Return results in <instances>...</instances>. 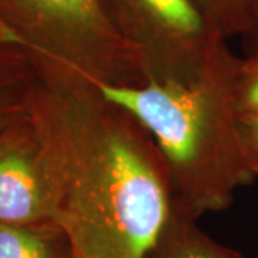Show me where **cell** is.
<instances>
[{
	"instance_id": "7",
	"label": "cell",
	"mask_w": 258,
	"mask_h": 258,
	"mask_svg": "<svg viewBox=\"0 0 258 258\" xmlns=\"http://www.w3.org/2000/svg\"><path fill=\"white\" fill-rule=\"evenodd\" d=\"M0 258H74V254L64 232L55 222H0Z\"/></svg>"
},
{
	"instance_id": "1",
	"label": "cell",
	"mask_w": 258,
	"mask_h": 258,
	"mask_svg": "<svg viewBox=\"0 0 258 258\" xmlns=\"http://www.w3.org/2000/svg\"><path fill=\"white\" fill-rule=\"evenodd\" d=\"M30 120L74 258H151L174 210L169 174L145 126L74 69L33 56Z\"/></svg>"
},
{
	"instance_id": "3",
	"label": "cell",
	"mask_w": 258,
	"mask_h": 258,
	"mask_svg": "<svg viewBox=\"0 0 258 258\" xmlns=\"http://www.w3.org/2000/svg\"><path fill=\"white\" fill-rule=\"evenodd\" d=\"M0 19L30 55L71 68L96 85H149L141 56L103 0H0Z\"/></svg>"
},
{
	"instance_id": "11",
	"label": "cell",
	"mask_w": 258,
	"mask_h": 258,
	"mask_svg": "<svg viewBox=\"0 0 258 258\" xmlns=\"http://www.w3.org/2000/svg\"><path fill=\"white\" fill-rule=\"evenodd\" d=\"M241 135L248 165L258 178V120L241 123Z\"/></svg>"
},
{
	"instance_id": "12",
	"label": "cell",
	"mask_w": 258,
	"mask_h": 258,
	"mask_svg": "<svg viewBox=\"0 0 258 258\" xmlns=\"http://www.w3.org/2000/svg\"><path fill=\"white\" fill-rule=\"evenodd\" d=\"M242 40L247 49V53L251 55L258 50V0L255 2L254 8L251 10L249 15L248 26L245 29L244 35H242Z\"/></svg>"
},
{
	"instance_id": "5",
	"label": "cell",
	"mask_w": 258,
	"mask_h": 258,
	"mask_svg": "<svg viewBox=\"0 0 258 258\" xmlns=\"http://www.w3.org/2000/svg\"><path fill=\"white\" fill-rule=\"evenodd\" d=\"M0 222H53L52 200L30 116L0 142Z\"/></svg>"
},
{
	"instance_id": "6",
	"label": "cell",
	"mask_w": 258,
	"mask_h": 258,
	"mask_svg": "<svg viewBox=\"0 0 258 258\" xmlns=\"http://www.w3.org/2000/svg\"><path fill=\"white\" fill-rule=\"evenodd\" d=\"M37 83L39 69L32 55L0 37V142L29 119Z\"/></svg>"
},
{
	"instance_id": "13",
	"label": "cell",
	"mask_w": 258,
	"mask_h": 258,
	"mask_svg": "<svg viewBox=\"0 0 258 258\" xmlns=\"http://www.w3.org/2000/svg\"><path fill=\"white\" fill-rule=\"evenodd\" d=\"M0 37H3V39H6V40H10V42L16 43V42H15V37L10 33V30L8 29V26L2 22V19H0Z\"/></svg>"
},
{
	"instance_id": "10",
	"label": "cell",
	"mask_w": 258,
	"mask_h": 258,
	"mask_svg": "<svg viewBox=\"0 0 258 258\" xmlns=\"http://www.w3.org/2000/svg\"><path fill=\"white\" fill-rule=\"evenodd\" d=\"M235 101L241 123L258 120V50L242 57Z\"/></svg>"
},
{
	"instance_id": "2",
	"label": "cell",
	"mask_w": 258,
	"mask_h": 258,
	"mask_svg": "<svg viewBox=\"0 0 258 258\" xmlns=\"http://www.w3.org/2000/svg\"><path fill=\"white\" fill-rule=\"evenodd\" d=\"M242 57L228 43L194 82L99 86L145 126L164 157L174 210L191 220L227 210L257 178L241 135L235 88Z\"/></svg>"
},
{
	"instance_id": "8",
	"label": "cell",
	"mask_w": 258,
	"mask_h": 258,
	"mask_svg": "<svg viewBox=\"0 0 258 258\" xmlns=\"http://www.w3.org/2000/svg\"><path fill=\"white\" fill-rule=\"evenodd\" d=\"M151 258H242L210 238L197 221L172 210L171 218Z\"/></svg>"
},
{
	"instance_id": "4",
	"label": "cell",
	"mask_w": 258,
	"mask_h": 258,
	"mask_svg": "<svg viewBox=\"0 0 258 258\" xmlns=\"http://www.w3.org/2000/svg\"><path fill=\"white\" fill-rule=\"evenodd\" d=\"M149 83L194 82L225 43L197 0H103Z\"/></svg>"
},
{
	"instance_id": "9",
	"label": "cell",
	"mask_w": 258,
	"mask_h": 258,
	"mask_svg": "<svg viewBox=\"0 0 258 258\" xmlns=\"http://www.w3.org/2000/svg\"><path fill=\"white\" fill-rule=\"evenodd\" d=\"M257 0H197L222 36H242Z\"/></svg>"
}]
</instances>
